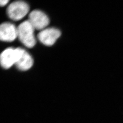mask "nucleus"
I'll use <instances>...</instances> for the list:
<instances>
[{
  "label": "nucleus",
  "instance_id": "5",
  "mask_svg": "<svg viewBox=\"0 0 123 123\" xmlns=\"http://www.w3.org/2000/svg\"><path fill=\"white\" fill-rule=\"evenodd\" d=\"M16 49L17 59L15 65L16 67L21 71H26L30 69L33 64L31 56L24 49L17 48Z\"/></svg>",
  "mask_w": 123,
  "mask_h": 123
},
{
  "label": "nucleus",
  "instance_id": "1",
  "mask_svg": "<svg viewBox=\"0 0 123 123\" xmlns=\"http://www.w3.org/2000/svg\"><path fill=\"white\" fill-rule=\"evenodd\" d=\"M17 28V37L23 44L28 48H33L36 43L34 34V28L28 20L20 24Z\"/></svg>",
  "mask_w": 123,
  "mask_h": 123
},
{
  "label": "nucleus",
  "instance_id": "4",
  "mask_svg": "<svg viewBox=\"0 0 123 123\" xmlns=\"http://www.w3.org/2000/svg\"><path fill=\"white\" fill-rule=\"evenodd\" d=\"M61 36V32L55 28H48L42 30L37 35L40 42L47 46H51Z\"/></svg>",
  "mask_w": 123,
  "mask_h": 123
},
{
  "label": "nucleus",
  "instance_id": "3",
  "mask_svg": "<svg viewBox=\"0 0 123 123\" xmlns=\"http://www.w3.org/2000/svg\"><path fill=\"white\" fill-rule=\"evenodd\" d=\"M28 18V21L33 27L37 30H43L49 23L48 16L39 10H34L30 12Z\"/></svg>",
  "mask_w": 123,
  "mask_h": 123
},
{
  "label": "nucleus",
  "instance_id": "6",
  "mask_svg": "<svg viewBox=\"0 0 123 123\" xmlns=\"http://www.w3.org/2000/svg\"><path fill=\"white\" fill-rule=\"evenodd\" d=\"M17 37V28L12 24L5 22L0 27V38L5 42L13 41Z\"/></svg>",
  "mask_w": 123,
  "mask_h": 123
},
{
  "label": "nucleus",
  "instance_id": "7",
  "mask_svg": "<svg viewBox=\"0 0 123 123\" xmlns=\"http://www.w3.org/2000/svg\"><path fill=\"white\" fill-rule=\"evenodd\" d=\"M17 59L16 49L8 48L3 51L0 55V63L2 68L8 69L15 64Z\"/></svg>",
  "mask_w": 123,
  "mask_h": 123
},
{
  "label": "nucleus",
  "instance_id": "2",
  "mask_svg": "<svg viewBox=\"0 0 123 123\" xmlns=\"http://www.w3.org/2000/svg\"><path fill=\"white\" fill-rule=\"evenodd\" d=\"M29 11V6L26 2L22 1H15L8 6L7 14L12 20L18 21L24 17Z\"/></svg>",
  "mask_w": 123,
  "mask_h": 123
},
{
  "label": "nucleus",
  "instance_id": "8",
  "mask_svg": "<svg viewBox=\"0 0 123 123\" xmlns=\"http://www.w3.org/2000/svg\"><path fill=\"white\" fill-rule=\"evenodd\" d=\"M9 0H0V4L1 6H5L8 3Z\"/></svg>",
  "mask_w": 123,
  "mask_h": 123
}]
</instances>
